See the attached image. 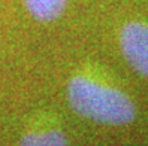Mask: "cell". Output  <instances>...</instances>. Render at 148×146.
Masks as SVG:
<instances>
[{"instance_id": "cell-1", "label": "cell", "mask_w": 148, "mask_h": 146, "mask_svg": "<svg viewBox=\"0 0 148 146\" xmlns=\"http://www.w3.org/2000/svg\"><path fill=\"white\" fill-rule=\"evenodd\" d=\"M66 97L73 112L96 124L123 127L138 118L130 94L94 64H82L71 75Z\"/></svg>"}, {"instance_id": "cell-4", "label": "cell", "mask_w": 148, "mask_h": 146, "mask_svg": "<svg viewBox=\"0 0 148 146\" xmlns=\"http://www.w3.org/2000/svg\"><path fill=\"white\" fill-rule=\"evenodd\" d=\"M69 0H23L27 12L33 20L48 24L62 16Z\"/></svg>"}, {"instance_id": "cell-3", "label": "cell", "mask_w": 148, "mask_h": 146, "mask_svg": "<svg viewBox=\"0 0 148 146\" xmlns=\"http://www.w3.org/2000/svg\"><path fill=\"white\" fill-rule=\"evenodd\" d=\"M18 146H69L66 130L54 110L36 112L20 137Z\"/></svg>"}, {"instance_id": "cell-2", "label": "cell", "mask_w": 148, "mask_h": 146, "mask_svg": "<svg viewBox=\"0 0 148 146\" xmlns=\"http://www.w3.org/2000/svg\"><path fill=\"white\" fill-rule=\"evenodd\" d=\"M121 55L129 67L148 79V21L130 20L118 31Z\"/></svg>"}]
</instances>
